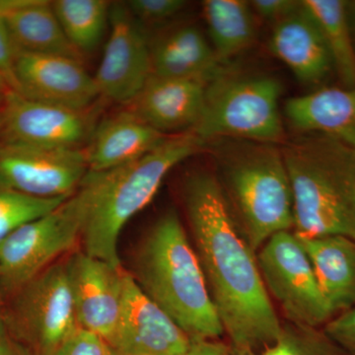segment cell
Returning a JSON list of instances; mask_svg holds the SVG:
<instances>
[{
  "label": "cell",
  "mask_w": 355,
  "mask_h": 355,
  "mask_svg": "<svg viewBox=\"0 0 355 355\" xmlns=\"http://www.w3.org/2000/svg\"><path fill=\"white\" fill-rule=\"evenodd\" d=\"M135 265L132 275L137 286L191 342L216 340L223 335L195 248L175 210L154 223Z\"/></svg>",
  "instance_id": "cell-3"
},
{
  "label": "cell",
  "mask_w": 355,
  "mask_h": 355,
  "mask_svg": "<svg viewBox=\"0 0 355 355\" xmlns=\"http://www.w3.org/2000/svg\"><path fill=\"white\" fill-rule=\"evenodd\" d=\"M149 46L153 76L210 83L224 71L211 44L195 26L169 30Z\"/></svg>",
  "instance_id": "cell-20"
},
{
  "label": "cell",
  "mask_w": 355,
  "mask_h": 355,
  "mask_svg": "<svg viewBox=\"0 0 355 355\" xmlns=\"http://www.w3.org/2000/svg\"><path fill=\"white\" fill-rule=\"evenodd\" d=\"M280 148L291 183L294 234L355 240V148L313 132Z\"/></svg>",
  "instance_id": "cell-4"
},
{
  "label": "cell",
  "mask_w": 355,
  "mask_h": 355,
  "mask_svg": "<svg viewBox=\"0 0 355 355\" xmlns=\"http://www.w3.org/2000/svg\"><path fill=\"white\" fill-rule=\"evenodd\" d=\"M270 49L299 83L306 85L321 83L334 67L321 29L303 4L295 12L275 23Z\"/></svg>",
  "instance_id": "cell-18"
},
{
  "label": "cell",
  "mask_w": 355,
  "mask_h": 355,
  "mask_svg": "<svg viewBox=\"0 0 355 355\" xmlns=\"http://www.w3.org/2000/svg\"><path fill=\"white\" fill-rule=\"evenodd\" d=\"M257 260L270 296L287 322L319 328L334 317L307 254L293 231L272 236Z\"/></svg>",
  "instance_id": "cell-9"
},
{
  "label": "cell",
  "mask_w": 355,
  "mask_h": 355,
  "mask_svg": "<svg viewBox=\"0 0 355 355\" xmlns=\"http://www.w3.org/2000/svg\"><path fill=\"white\" fill-rule=\"evenodd\" d=\"M51 6L65 36L78 53L83 55L99 46L109 26V1L55 0Z\"/></svg>",
  "instance_id": "cell-25"
},
{
  "label": "cell",
  "mask_w": 355,
  "mask_h": 355,
  "mask_svg": "<svg viewBox=\"0 0 355 355\" xmlns=\"http://www.w3.org/2000/svg\"><path fill=\"white\" fill-rule=\"evenodd\" d=\"M289 123L302 133H323L355 148V87L323 88L289 98Z\"/></svg>",
  "instance_id": "cell-21"
},
{
  "label": "cell",
  "mask_w": 355,
  "mask_h": 355,
  "mask_svg": "<svg viewBox=\"0 0 355 355\" xmlns=\"http://www.w3.org/2000/svg\"><path fill=\"white\" fill-rule=\"evenodd\" d=\"M0 355H36L13 336L7 329L3 318L0 320Z\"/></svg>",
  "instance_id": "cell-33"
},
{
  "label": "cell",
  "mask_w": 355,
  "mask_h": 355,
  "mask_svg": "<svg viewBox=\"0 0 355 355\" xmlns=\"http://www.w3.org/2000/svg\"><path fill=\"white\" fill-rule=\"evenodd\" d=\"M3 321L36 355H53L78 330L67 263H55L13 294Z\"/></svg>",
  "instance_id": "cell-8"
},
{
  "label": "cell",
  "mask_w": 355,
  "mask_h": 355,
  "mask_svg": "<svg viewBox=\"0 0 355 355\" xmlns=\"http://www.w3.org/2000/svg\"><path fill=\"white\" fill-rule=\"evenodd\" d=\"M67 198L32 197L0 184V242L25 224L57 209Z\"/></svg>",
  "instance_id": "cell-27"
},
{
  "label": "cell",
  "mask_w": 355,
  "mask_h": 355,
  "mask_svg": "<svg viewBox=\"0 0 355 355\" xmlns=\"http://www.w3.org/2000/svg\"><path fill=\"white\" fill-rule=\"evenodd\" d=\"M0 17L16 51L64 55L83 62V55L65 36L46 0H0Z\"/></svg>",
  "instance_id": "cell-19"
},
{
  "label": "cell",
  "mask_w": 355,
  "mask_h": 355,
  "mask_svg": "<svg viewBox=\"0 0 355 355\" xmlns=\"http://www.w3.org/2000/svg\"><path fill=\"white\" fill-rule=\"evenodd\" d=\"M303 6L316 20L328 46L334 67L347 88L355 87V50L350 37L345 2L303 0Z\"/></svg>",
  "instance_id": "cell-24"
},
{
  "label": "cell",
  "mask_w": 355,
  "mask_h": 355,
  "mask_svg": "<svg viewBox=\"0 0 355 355\" xmlns=\"http://www.w3.org/2000/svg\"><path fill=\"white\" fill-rule=\"evenodd\" d=\"M209 83L151 74L128 110L165 135L190 132L202 118Z\"/></svg>",
  "instance_id": "cell-16"
},
{
  "label": "cell",
  "mask_w": 355,
  "mask_h": 355,
  "mask_svg": "<svg viewBox=\"0 0 355 355\" xmlns=\"http://www.w3.org/2000/svg\"><path fill=\"white\" fill-rule=\"evenodd\" d=\"M347 355H355V305L331 318L323 329Z\"/></svg>",
  "instance_id": "cell-30"
},
{
  "label": "cell",
  "mask_w": 355,
  "mask_h": 355,
  "mask_svg": "<svg viewBox=\"0 0 355 355\" xmlns=\"http://www.w3.org/2000/svg\"><path fill=\"white\" fill-rule=\"evenodd\" d=\"M65 263L77 323L106 342L120 317L128 273L83 251Z\"/></svg>",
  "instance_id": "cell-15"
},
{
  "label": "cell",
  "mask_w": 355,
  "mask_h": 355,
  "mask_svg": "<svg viewBox=\"0 0 355 355\" xmlns=\"http://www.w3.org/2000/svg\"><path fill=\"white\" fill-rule=\"evenodd\" d=\"M109 27L95 83L100 97L128 106L153 74L149 40L125 2L112 4Z\"/></svg>",
  "instance_id": "cell-12"
},
{
  "label": "cell",
  "mask_w": 355,
  "mask_h": 355,
  "mask_svg": "<svg viewBox=\"0 0 355 355\" xmlns=\"http://www.w3.org/2000/svg\"><path fill=\"white\" fill-rule=\"evenodd\" d=\"M2 293H3V292H2V289H1V286H0V320L2 319V318H3V315H2V313H1V297H2Z\"/></svg>",
  "instance_id": "cell-36"
},
{
  "label": "cell",
  "mask_w": 355,
  "mask_h": 355,
  "mask_svg": "<svg viewBox=\"0 0 355 355\" xmlns=\"http://www.w3.org/2000/svg\"><path fill=\"white\" fill-rule=\"evenodd\" d=\"M16 50L3 21L0 17V74L6 78L7 83L15 91L16 83L14 76V62Z\"/></svg>",
  "instance_id": "cell-32"
},
{
  "label": "cell",
  "mask_w": 355,
  "mask_h": 355,
  "mask_svg": "<svg viewBox=\"0 0 355 355\" xmlns=\"http://www.w3.org/2000/svg\"><path fill=\"white\" fill-rule=\"evenodd\" d=\"M202 12L210 44L222 64L253 44L257 37L254 13L244 0H205Z\"/></svg>",
  "instance_id": "cell-23"
},
{
  "label": "cell",
  "mask_w": 355,
  "mask_h": 355,
  "mask_svg": "<svg viewBox=\"0 0 355 355\" xmlns=\"http://www.w3.org/2000/svg\"><path fill=\"white\" fill-rule=\"evenodd\" d=\"M14 76L16 92L55 106L84 111L100 97L94 76L76 58L16 51Z\"/></svg>",
  "instance_id": "cell-14"
},
{
  "label": "cell",
  "mask_w": 355,
  "mask_h": 355,
  "mask_svg": "<svg viewBox=\"0 0 355 355\" xmlns=\"http://www.w3.org/2000/svg\"><path fill=\"white\" fill-rule=\"evenodd\" d=\"M106 343L110 355H187L191 340L128 273L120 317Z\"/></svg>",
  "instance_id": "cell-13"
},
{
  "label": "cell",
  "mask_w": 355,
  "mask_h": 355,
  "mask_svg": "<svg viewBox=\"0 0 355 355\" xmlns=\"http://www.w3.org/2000/svg\"><path fill=\"white\" fill-rule=\"evenodd\" d=\"M184 0H130L125 2L128 10L141 25H158L171 20L186 7Z\"/></svg>",
  "instance_id": "cell-28"
},
{
  "label": "cell",
  "mask_w": 355,
  "mask_h": 355,
  "mask_svg": "<svg viewBox=\"0 0 355 355\" xmlns=\"http://www.w3.org/2000/svg\"><path fill=\"white\" fill-rule=\"evenodd\" d=\"M282 92L275 77L222 71L207 84L202 118L193 132L207 144L221 139L284 144Z\"/></svg>",
  "instance_id": "cell-6"
},
{
  "label": "cell",
  "mask_w": 355,
  "mask_h": 355,
  "mask_svg": "<svg viewBox=\"0 0 355 355\" xmlns=\"http://www.w3.org/2000/svg\"><path fill=\"white\" fill-rule=\"evenodd\" d=\"M187 355H231L229 345L216 340H197L191 342Z\"/></svg>",
  "instance_id": "cell-34"
},
{
  "label": "cell",
  "mask_w": 355,
  "mask_h": 355,
  "mask_svg": "<svg viewBox=\"0 0 355 355\" xmlns=\"http://www.w3.org/2000/svg\"><path fill=\"white\" fill-rule=\"evenodd\" d=\"M216 178L240 233L254 252L293 229V203L282 148L251 140H214Z\"/></svg>",
  "instance_id": "cell-5"
},
{
  "label": "cell",
  "mask_w": 355,
  "mask_h": 355,
  "mask_svg": "<svg viewBox=\"0 0 355 355\" xmlns=\"http://www.w3.org/2000/svg\"><path fill=\"white\" fill-rule=\"evenodd\" d=\"M231 355H347L327 336L314 327L286 322L272 345L254 350L230 347Z\"/></svg>",
  "instance_id": "cell-26"
},
{
  "label": "cell",
  "mask_w": 355,
  "mask_h": 355,
  "mask_svg": "<svg viewBox=\"0 0 355 355\" xmlns=\"http://www.w3.org/2000/svg\"><path fill=\"white\" fill-rule=\"evenodd\" d=\"M85 198L77 190L57 209L14 231L0 242V286L14 294L55 265L81 240Z\"/></svg>",
  "instance_id": "cell-7"
},
{
  "label": "cell",
  "mask_w": 355,
  "mask_h": 355,
  "mask_svg": "<svg viewBox=\"0 0 355 355\" xmlns=\"http://www.w3.org/2000/svg\"><path fill=\"white\" fill-rule=\"evenodd\" d=\"M96 123L79 111L29 99L9 91L0 104V142L44 148L83 149Z\"/></svg>",
  "instance_id": "cell-10"
},
{
  "label": "cell",
  "mask_w": 355,
  "mask_h": 355,
  "mask_svg": "<svg viewBox=\"0 0 355 355\" xmlns=\"http://www.w3.org/2000/svg\"><path fill=\"white\" fill-rule=\"evenodd\" d=\"M53 355H110L101 336L79 328L64 340Z\"/></svg>",
  "instance_id": "cell-29"
},
{
  "label": "cell",
  "mask_w": 355,
  "mask_h": 355,
  "mask_svg": "<svg viewBox=\"0 0 355 355\" xmlns=\"http://www.w3.org/2000/svg\"><path fill=\"white\" fill-rule=\"evenodd\" d=\"M184 202L195 251L229 345L258 350L272 345L282 323L261 279L256 252L236 225L216 175H191L184 183Z\"/></svg>",
  "instance_id": "cell-1"
},
{
  "label": "cell",
  "mask_w": 355,
  "mask_h": 355,
  "mask_svg": "<svg viewBox=\"0 0 355 355\" xmlns=\"http://www.w3.org/2000/svg\"><path fill=\"white\" fill-rule=\"evenodd\" d=\"M89 169L84 148L0 142V184L40 198L71 197Z\"/></svg>",
  "instance_id": "cell-11"
},
{
  "label": "cell",
  "mask_w": 355,
  "mask_h": 355,
  "mask_svg": "<svg viewBox=\"0 0 355 355\" xmlns=\"http://www.w3.org/2000/svg\"><path fill=\"white\" fill-rule=\"evenodd\" d=\"M301 4L302 1L298 0H254L250 2L254 14L273 24L295 12Z\"/></svg>",
  "instance_id": "cell-31"
},
{
  "label": "cell",
  "mask_w": 355,
  "mask_h": 355,
  "mask_svg": "<svg viewBox=\"0 0 355 355\" xmlns=\"http://www.w3.org/2000/svg\"><path fill=\"white\" fill-rule=\"evenodd\" d=\"M207 146L193 130L176 133L135 162L108 171L88 172L78 188L85 198L84 253L120 268L119 241L123 227L150 203L175 166Z\"/></svg>",
  "instance_id": "cell-2"
},
{
  "label": "cell",
  "mask_w": 355,
  "mask_h": 355,
  "mask_svg": "<svg viewBox=\"0 0 355 355\" xmlns=\"http://www.w3.org/2000/svg\"><path fill=\"white\" fill-rule=\"evenodd\" d=\"M316 273L334 316L355 305V240L347 236H296Z\"/></svg>",
  "instance_id": "cell-22"
},
{
  "label": "cell",
  "mask_w": 355,
  "mask_h": 355,
  "mask_svg": "<svg viewBox=\"0 0 355 355\" xmlns=\"http://www.w3.org/2000/svg\"><path fill=\"white\" fill-rule=\"evenodd\" d=\"M12 90L10 86L8 85L6 78L0 74V104L3 101L4 98L8 94L9 91Z\"/></svg>",
  "instance_id": "cell-35"
},
{
  "label": "cell",
  "mask_w": 355,
  "mask_h": 355,
  "mask_svg": "<svg viewBox=\"0 0 355 355\" xmlns=\"http://www.w3.org/2000/svg\"><path fill=\"white\" fill-rule=\"evenodd\" d=\"M170 135L147 125L130 110L111 114L96 123L84 148L89 172L108 171L135 162Z\"/></svg>",
  "instance_id": "cell-17"
}]
</instances>
